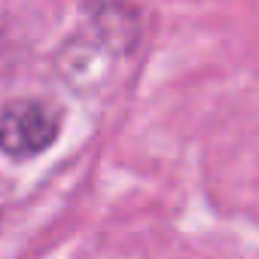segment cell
Returning a JSON list of instances; mask_svg holds the SVG:
<instances>
[{
  "mask_svg": "<svg viewBox=\"0 0 259 259\" xmlns=\"http://www.w3.org/2000/svg\"><path fill=\"white\" fill-rule=\"evenodd\" d=\"M61 135V113L43 98H16L0 110V153L10 159H34Z\"/></svg>",
  "mask_w": 259,
  "mask_h": 259,
  "instance_id": "obj_1",
  "label": "cell"
}]
</instances>
